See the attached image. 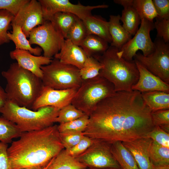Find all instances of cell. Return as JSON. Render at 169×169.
<instances>
[{"mask_svg":"<svg viewBox=\"0 0 169 169\" xmlns=\"http://www.w3.org/2000/svg\"><path fill=\"white\" fill-rule=\"evenodd\" d=\"M151 112L141 92H115L97 104L83 134L110 143L146 137L154 127Z\"/></svg>","mask_w":169,"mask_h":169,"instance_id":"cell-1","label":"cell"},{"mask_svg":"<svg viewBox=\"0 0 169 169\" xmlns=\"http://www.w3.org/2000/svg\"><path fill=\"white\" fill-rule=\"evenodd\" d=\"M19 137L8 149L10 169L43 168L64 148L56 125Z\"/></svg>","mask_w":169,"mask_h":169,"instance_id":"cell-2","label":"cell"},{"mask_svg":"<svg viewBox=\"0 0 169 169\" xmlns=\"http://www.w3.org/2000/svg\"><path fill=\"white\" fill-rule=\"evenodd\" d=\"M1 74L7 81L5 90L8 100L31 109L43 86L41 79L17 62L11 64Z\"/></svg>","mask_w":169,"mask_h":169,"instance_id":"cell-3","label":"cell"},{"mask_svg":"<svg viewBox=\"0 0 169 169\" xmlns=\"http://www.w3.org/2000/svg\"><path fill=\"white\" fill-rule=\"evenodd\" d=\"M118 50L110 45L103 54L94 57L103 66L99 75L113 84L115 92L130 91L139 79V71L134 60L118 55Z\"/></svg>","mask_w":169,"mask_h":169,"instance_id":"cell-4","label":"cell"},{"mask_svg":"<svg viewBox=\"0 0 169 169\" xmlns=\"http://www.w3.org/2000/svg\"><path fill=\"white\" fill-rule=\"evenodd\" d=\"M59 110L54 107L45 106L33 110L8 100L0 113L23 132L42 130L53 125Z\"/></svg>","mask_w":169,"mask_h":169,"instance_id":"cell-5","label":"cell"},{"mask_svg":"<svg viewBox=\"0 0 169 169\" xmlns=\"http://www.w3.org/2000/svg\"><path fill=\"white\" fill-rule=\"evenodd\" d=\"M115 92L113 84L99 75L83 80L71 104L89 116L100 101Z\"/></svg>","mask_w":169,"mask_h":169,"instance_id":"cell-6","label":"cell"},{"mask_svg":"<svg viewBox=\"0 0 169 169\" xmlns=\"http://www.w3.org/2000/svg\"><path fill=\"white\" fill-rule=\"evenodd\" d=\"M43 85L56 90L78 89L83 80L79 69L54 58L48 64L41 67Z\"/></svg>","mask_w":169,"mask_h":169,"instance_id":"cell-7","label":"cell"},{"mask_svg":"<svg viewBox=\"0 0 169 169\" xmlns=\"http://www.w3.org/2000/svg\"><path fill=\"white\" fill-rule=\"evenodd\" d=\"M154 50L145 56L137 52L133 59L139 62L152 74L169 84V43L156 37Z\"/></svg>","mask_w":169,"mask_h":169,"instance_id":"cell-8","label":"cell"},{"mask_svg":"<svg viewBox=\"0 0 169 169\" xmlns=\"http://www.w3.org/2000/svg\"><path fill=\"white\" fill-rule=\"evenodd\" d=\"M28 38L31 45H38L43 51V56L51 59L59 52L65 40L49 20L33 28Z\"/></svg>","mask_w":169,"mask_h":169,"instance_id":"cell-9","label":"cell"},{"mask_svg":"<svg viewBox=\"0 0 169 169\" xmlns=\"http://www.w3.org/2000/svg\"><path fill=\"white\" fill-rule=\"evenodd\" d=\"M154 28L153 21L141 19L138 29L134 37L118 50V55L126 60L132 61L139 50L142 51L145 56L151 53L154 50V44L150 33Z\"/></svg>","mask_w":169,"mask_h":169,"instance_id":"cell-10","label":"cell"},{"mask_svg":"<svg viewBox=\"0 0 169 169\" xmlns=\"http://www.w3.org/2000/svg\"><path fill=\"white\" fill-rule=\"evenodd\" d=\"M93 140L85 151L75 158L87 168L121 169L111 153V143L100 140Z\"/></svg>","mask_w":169,"mask_h":169,"instance_id":"cell-11","label":"cell"},{"mask_svg":"<svg viewBox=\"0 0 169 169\" xmlns=\"http://www.w3.org/2000/svg\"><path fill=\"white\" fill-rule=\"evenodd\" d=\"M43 10L44 21L49 20L55 13L59 12L73 14L83 20L91 15V12L94 9L105 8L108 7L106 4L95 6H84L79 3L77 4L71 3L68 0H39Z\"/></svg>","mask_w":169,"mask_h":169,"instance_id":"cell-12","label":"cell"},{"mask_svg":"<svg viewBox=\"0 0 169 169\" xmlns=\"http://www.w3.org/2000/svg\"><path fill=\"white\" fill-rule=\"evenodd\" d=\"M44 21L40 2L29 0L14 17L11 23L19 26L26 37L28 38L30 31Z\"/></svg>","mask_w":169,"mask_h":169,"instance_id":"cell-13","label":"cell"},{"mask_svg":"<svg viewBox=\"0 0 169 169\" xmlns=\"http://www.w3.org/2000/svg\"><path fill=\"white\" fill-rule=\"evenodd\" d=\"M78 89L56 90L43 86L40 93L31 109L36 110L45 106L61 109L71 104Z\"/></svg>","mask_w":169,"mask_h":169,"instance_id":"cell-14","label":"cell"},{"mask_svg":"<svg viewBox=\"0 0 169 169\" xmlns=\"http://www.w3.org/2000/svg\"><path fill=\"white\" fill-rule=\"evenodd\" d=\"M9 55L20 67L41 79L43 76L41 67L49 64L52 59L44 56L34 55L26 50L16 49L11 51Z\"/></svg>","mask_w":169,"mask_h":169,"instance_id":"cell-15","label":"cell"},{"mask_svg":"<svg viewBox=\"0 0 169 169\" xmlns=\"http://www.w3.org/2000/svg\"><path fill=\"white\" fill-rule=\"evenodd\" d=\"M139 73L137 82L132 87V90L141 93L159 91L169 93V84L155 75L136 60L133 59Z\"/></svg>","mask_w":169,"mask_h":169,"instance_id":"cell-16","label":"cell"},{"mask_svg":"<svg viewBox=\"0 0 169 169\" xmlns=\"http://www.w3.org/2000/svg\"><path fill=\"white\" fill-rule=\"evenodd\" d=\"M152 140L145 137L122 142L131 152L139 169H152L154 166L150 160L149 150Z\"/></svg>","mask_w":169,"mask_h":169,"instance_id":"cell-17","label":"cell"},{"mask_svg":"<svg viewBox=\"0 0 169 169\" xmlns=\"http://www.w3.org/2000/svg\"><path fill=\"white\" fill-rule=\"evenodd\" d=\"M87 56L79 46L65 39L59 52L54 57L60 62L75 66L80 69Z\"/></svg>","mask_w":169,"mask_h":169,"instance_id":"cell-18","label":"cell"},{"mask_svg":"<svg viewBox=\"0 0 169 169\" xmlns=\"http://www.w3.org/2000/svg\"><path fill=\"white\" fill-rule=\"evenodd\" d=\"M132 0H115L114 3L123 7L120 17L122 26L132 36L134 35L139 28L141 19L132 4Z\"/></svg>","mask_w":169,"mask_h":169,"instance_id":"cell-19","label":"cell"},{"mask_svg":"<svg viewBox=\"0 0 169 169\" xmlns=\"http://www.w3.org/2000/svg\"><path fill=\"white\" fill-rule=\"evenodd\" d=\"M120 16L110 15L108 23V29L111 38L110 46L118 49L121 48L131 38V35L120 22Z\"/></svg>","mask_w":169,"mask_h":169,"instance_id":"cell-20","label":"cell"},{"mask_svg":"<svg viewBox=\"0 0 169 169\" xmlns=\"http://www.w3.org/2000/svg\"><path fill=\"white\" fill-rule=\"evenodd\" d=\"M88 35L93 34L103 39L108 43L111 38L108 29V21L102 17L92 15L82 20Z\"/></svg>","mask_w":169,"mask_h":169,"instance_id":"cell-21","label":"cell"},{"mask_svg":"<svg viewBox=\"0 0 169 169\" xmlns=\"http://www.w3.org/2000/svg\"><path fill=\"white\" fill-rule=\"evenodd\" d=\"M110 146L111 153L121 169H139L131 154L121 141L113 142Z\"/></svg>","mask_w":169,"mask_h":169,"instance_id":"cell-22","label":"cell"},{"mask_svg":"<svg viewBox=\"0 0 169 169\" xmlns=\"http://www.w3.org/2000/svg\"><path fill=\"white\" fill-rule=\"evenodd\" d=\"M12 30L8 32V35L9 40L12 41L15 46V49L26 50L36 56H40L43 51L39 47L31 46L28 40L23 32L21 28L13 23H11Z\"/></svg>","mask_w":169,"mask_h":169,"instance_id":"cell-23","label":"cell"},{"mask_svg":"<svg viewBox=\"0 0 169 169\" xmlns=\"http://www.w3.org/2000/svg\"><path fill=\"white\" fill-rule=\"evenodd\" d=\"M141 94L145 103L151 111L169 109V93L154 91Z\"/></svg>","mask_w":169,"mask_h":169,"instance_id":"cell-24","label":"cell"},{"mask_svg":"<svg viewBox=\"0 0 169 169\" xmlns=\"http://www.w3.org/2000/svg\"><path fill=\"white\" fill-rule=\"evenodd\" d=\"M108 43L96 35L88 34L79 46L88 57H93L103 54L108 48Z\"/></svg>","mask_w":169,"mask_h":169,"instance_id":"cell-25","label":"cell"},{"mask_svg":"<svg viewBox=\"0 0 169 169\" xmlns=\"http://www.w3.org/2000/svg\"><path fill=\"white\" fill-rule=\"evenodd\" d=\"M87 167L64 149L54 157L48 169H85Z\"/></svg>","mask_w":169,"mask_h":169,"instance_id":"cell-26","label":"cell"},{"mask_svg":"<svg viewBox=\"0 0 169 169\" xmlns=\"http://www.w3.org/2000/svg\"><path fill=\"white\" fill-rule=\"evenodd\" d=\"M78 18L71 13L59 12L54 14L49 20L65 39L69 31Z\"/></svg>","mask_w":169,"mask_h":169,"instance_id":"cell-27","label":"cell"},{"mask_svg":"<svg viewBox=\"0 0 169 169\" xmlns=\"http://www.w3.org/2000/svg\"><path fill=\"white\" fill-rule=\"evenodd\" d=\"M149 155L154 166L169 165V148L160 145L152 140L149 148Z\"/></svg>","mask_w":169,"mask_h":169,"instance_id":"cell-28","label":"cell"},{"mask_svg":"<svg viewBox=\"0 0 169 169\" xmlns=\"http://www.w3.org/2000/svg\"><path fill=\"white\" fill-rule=\"evenodd\" d=\"M23 132L14 123L0 117V141L8 144L12 139L19 137Z\"/></svg>","mask_w":169,"mask_h":169,"instance_id":"cell-29","label":"cell"},{"mask_svg":"<svg viewBox=\"0 0 169 169\" xmlns=\"http://www.w3.org/2000/svg\"><path fill=\"white\" fill-rule=\"evenodd\" d=\"M132 4L141 20L150 21L157 17L152 0H132Z\"/></svg>","mask_w":169,"mask_h":169,"instance_id":"cell-30","label":"cell"},{"mask_svg":"<svg viewBox=\"0 0 169 169\" xmlns=\"http://www.w3.org/2000/svg\"><path fill=\"white\" fill-rule=\"evenodd\" d=\"M103 66L100 63L93 57H87L82 67L79 69L82 80L94 78L99 75Z\"/></svg>","mask_w":169,"mask_h":169,"instance_id":"cell-31","label":"cell"},{"mask_svg":"<svg viewBox=\"0 0 169 169\" xmlns=\"http://www.w3.org/2000/svg\"><path fill=\"white\" fill-rule=\"evenodd\" d=\"M89 117L85 114L73 120L58 125L59 133L71 132H83L89 123Z\"/></svg>","mask_w":169,"mask_h":169,"instance_id":"cell-32","label":"cell"},{"mask_svg":"<svg viewBox=\"0 0 169 169\" xmlns=\"http://www.w3.org/2000/svg\"><path fill=\"white\" fill-rule=\"evenodd\" d=\"M87 35L83 21L78 18L69 31L65 39H69L73 44L79 46Z\"/></svg>","mask_w":169,"mask_h":169,"instance_id":"cell-33","label":"cell"},{"mask_svg":"<svg viewBox=\"0 0 169 169\" xmlns=\"http://www.w3.org/2000/svg\"><path fill=\"white\" fill-rule=\"evenodd\" d=\"M85 115L71 104L60 109L55 123H65L77 119Z\"/></svg>","mask_w":169,"mask_h":169,"instance_id":"cell-34","label":"cell"},{"mask_svg":"<svg viewBox=\"0 0 169 169\" xmlns=\"http://www.w3.org/2000/svg\"><path fill=\"white\" fill-rule=\"evenodd\" d=\"M13 17L8 11L0 10V46L10 41L8 34Z\"/></svg>","mask_w":169,"mask_h":169,"instance_id":"cell-35","label":"cell"},{"mask_svg":"<svg viewBox=\"0 0 169 169\" xmlns=\"http://www.w3.org/2000/svg\"><path fill=\"white\" fill-rule=\"evenodd\" d=\"M151 116L154 126H158L169 133V109L151 111Z\"/></svg>","mask_w":169,"mask_h":169,"instance_id":"cell-36","label":"cell"},{"mask_svg":"<svg viewBox=\"0 0 169 169\" xmlns=\"http://www.w3.org/2000/svg\"><path fill=\"white\" fill-rule=\"evenodd\" d=\"M62 143L65 149L68 150L75 146L84 136L83 132H71L59 133Z\"/></svg>","mask_w":169,"mask_h":169,"instance_id":"cell-37","label":"cell"},{"mask_svg":"<svg viewBox=\"0 0 169 169\" xmlns=\"http://www.w3.org/2000/svg\"><path fill=\"white\" fill-rule=\"evenodd\" d=\"M146 137L160 145L169 148V133L158 126H154Z\"/></svg>","mask_w":169,"mask_h":169,"instance_id":"cell-38","label":"cell"},{"mask_svg":"<svg viewBox=\"0 0 169 169\" xmlns=\"http://www.w3.org/2000/svg\"><path fill=\"white\" fill-rule=\"evenodd\" d=\"M154 23V28L156 30V37L162 39L165 42H169V19L156 18Z\"/></svg>","mask_w":169,"mask_h":169,"instance_id":"cell-39","label":"cell"},{"mask_svg":"<svg viewBox=\"0 0 169 169\" xmlns=\"http://www.w3.org/2000/svg\"><path fill=\"white\" fill-rule=\"evenodd\" d=\"M29 0H0V10H6L14 17Z\"/></svg>","mask_w":169,"mask_h":169,"instance_id":"cell-40","label":"cell"},{"mask_svg":"<svg viewBox=\"0 0 169 169\" xmlns=\"http://www.w3.org/2000/svg\"><path fill=\"white\" fill-rule=\"evenodd\" d=\"M94 140L84 136L79 142L72 148L65 150L72 156L75 157L85 151L92 144Z\"/></svg>","mask_w":169,"mask_h":169,"instance_id":"cell-41","label":"cell"},{"mask_svg":"<svg viewBox=\"0 0 169 169\" xmlns=\"http://www.w3.org/2000/svg\"><path fill=\"white\" fill-rule=\"evenodd\" d=\"M157 14L156 18L169 19V0H152Z\"/></svg>","mask_w":169,"mask_h":169,"instance_id":"cell-42","label":"cell"},{"mask_svg":"<svg viewBox=\"0 0 169 169\" xmlns=\"http://www.w3.org/2000/svg\"><path fill=\"white\" fill-rule=\"evenodd\" d=\"M8 144L0 142V169H10Z\"/></svg>","mask_w":169,"mask_h":169,"instance_id":"cell-43","label":"cell"},{"mask_svg":"<svg viewBox=\"0 0 169 169\" xmlns=\"http://www.w3.org/2000/svg\"><path fill=\"white\" fill-rule=\"evenodd\" d=\"M8 100L5 90L0 85V110Z\"/></svg>","mask_w":169,"mask_h":169,"instance_id":"cell-44","label":"cell"},{"mask_svg":"<svg viewBox=\"0 0 169 169\" xmlns=\"http://www.w3.org/2000/svg\"><path fill=\"white\" fill-rule=\"evenodd\" d=\"M152 169H169V165L163 166H154Z\"/></svg>","mask_w":169,"mask_h":169,"instance_id":"cell-45","label":"cell"},{"mask_svg":"<svg viewBox=\"0 0 169 169\" xmlns=\"http://www.w3.org/2000/svg\"><path fill=\"white\" fill-rule=\"evenodd\" d=\"M54 158L53 159H52V160L47 165V166H46V167H44L43 168H41V169H48L49 167V166H50V164L51 163L53 160V159H54ZM34 169V168H26V169Z\"/></svg>","mask_w":169,"mask_h":169,"instance_id":"cell-46","label":"cell"},{"mask_svg":"<svg viewBox=\"0 0 169 169\" xmlns=\"http://www.w3.org/2000/svg\"><path fill=\"white\" fill-rule=\"evenodd\" d=\"M85 169H121L116 168H87Z\"/></svg>","mask_w":169,"mask_h":169,"instance_id":"cell-47","label":"cell"}]
</instances>
